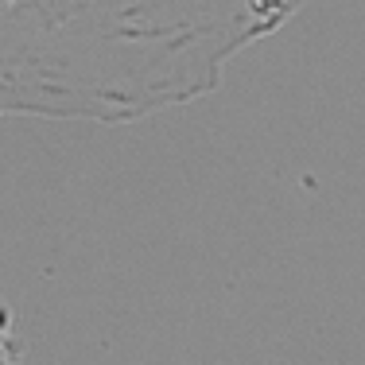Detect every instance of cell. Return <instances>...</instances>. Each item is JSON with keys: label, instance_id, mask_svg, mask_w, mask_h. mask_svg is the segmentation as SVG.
Wrapping results in <instances>:
<instances>
[{"label": "cell", "instance_id": "6da1fadb", "mask_svg": "<svg viewBox=\"0 0 365 365\" xmlns=\"http://www.w3.org/2000/svg\"><path fill=\"white\" fill-rule=\"evenodd\" d=\"M303 0H0V106L51 120H140L218 90Z\"/></svg>", "mask_w": 365, "mask_h": 365}, {"label": "cell", "instance_id": "7a4b0ae2", "mask_svg": "<svg viewBox=\"0 0 365 365\" xmlns=\"http://www.w3.org/2000/svg\"><path fill=\"white\" fill-rule=\"evenodd\" d=\"M4 365H28L20 358V350H16V338H12V323L4 330Z\"/></svg>", "mask_w": 365, "mask_h": 365}]
</instances>
